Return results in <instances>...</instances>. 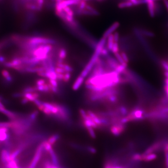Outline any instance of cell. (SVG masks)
<instances>
[{"label": "cell", "mask_w": 168, "mask_h": 168, "mask_svg": "<svg viewBox=\"0 0 168 168\" xmlns=\"http://www.w3.org/2000/svg\"><path fill=\"white\" fill-rule=\"evenodd\" d=\"M134 6L133 3L129 1H126L120 2L118 4L119 8L120 9H124V8H130L131 7Z\"/></svg>", "instance_id": "2e32d148"}, {"label": "cell", "mask_w": 168, "mask_h": 168, "mask_svg": "<svg viewBox=\"0 0 168 168\" xmlns=\"http://www.w3.org/2000/svg\"><path fill=\"white\" fill-rule=\"evenodd\" d=\"M59 136L58 134H53L48 137L47 141L49 143L53 145V144H54L59 140Z\"/></svg>", "instance_id": "d6986e66"}, {"label": "cell", "mask_w": 168, "mask_h": 168, "mask_svg": "<svg viewBox=\"0 0 168 168\" xmlns=\"http://www.w3.org/2000/svg\"><path fill=\"white\" fill-rule=\"evenodd\" d=\"M157 155L155 153H152L147 154H142V161L149 162L156 159Z\"/></svg>", "instance_id": "7c38bea8"}, {"label": "cell", "mask_w": 168, "mask_h": 168, "mask_svg": "<svg viewBox=\"0 0 168 168\" xmlns=\"http://www.w3.org/2000/svg\"><path fill=\"white\" fill-rule=\"evenodd\" d=\"M45 72V78L48 79H56V73L55 70H47Z\"/></svg>", "instance_id": "9a60e30c"}, {"label": "cell", "mask_w": 168, "mask_h": 168, "mask_svg": "<svg viewBox=\"0 0 168 168\" xmlns=\"http://www.w3.org/2000/svg\"><path fill=\"white\" fill-rule=\"evenodd\" d=\"M147 10L149 11L150 16L152 18H154L156 14V4L155 2L152 1H148L147 2Z\"/></svg>", "instance_id": "30bf717a"}, {"label": "cell", "mask_w": 168, "mask_h": 168, "mask_svg": "<svg viewBox=\"0 0 168 168\" xmlns=\"http://www.w3.org/2000/svg\"><path fill=\"white\" fill-rule=\"evenodd\" d=\"M79 114L82 120L87 119L88 117L87 111L84 109H80L79 110Z\"/></svg>", "instance_id": "7402d4cb"}, {"label": "cell", "mask_w": 168, "mask_h": 168, "mask_svg": "<svg viewBox=\"0 0 168 168\" xmlns=\"http://www.w3.org/2000/svg\"><path fill=\"white\" fill-rule=\"evenodd\" d=\"M120 54L121 56H122L124 61L128 64V62H129V58H128V56L127 55V53L124 52V51H122V52H120Z\"/></svg>", "instance_id": "f546056e"}, {"label": "cell", "mask_w": 168, "mask_h": 168, "mask_svg": "<svg viewBox=\"0 0 168 168\" xmlns=\"http://www.w3.org/2000/svg\"><path fill=\"white\" fill-rule=\"evenodd\" d=\"M23 64L21 57L15 58L11 61L4 63L5 66L14 68V67Z\"/></svg>", "instance_id": "8992f818"}, {"label": "cell", "mask_w": 168, "mask_h": 168, "mask_svg": "<svg viewBox=\"0 0 168 168\" xmlns=\"http://www.w3.org/2000/svg\"><path fill=\"white\" fill-rule=\"evenodd\" d=\"M125 129V124L118 123L111 126L109 128L110 132L114 136H119L122 134Z\"/></svg>", "instance_id": "6da1fadb"}, {"label": "cell", "mask_w": 168, "mask_h": 168, "mask_svg": "<svg viewBox=\"0 0 168 168\" xmlns=\"http://www.w3.org/2000/svg\"><path fill=\"white\" fill-rule=\"evenodd\" d=\"M161 112L164 114H167L168 113V106L166 107H164L161 110Z\"/></svg>", "instance_id": "d590c367"}, {"label": "cell", "mask_w": 168, "mask_h": 168, "mask_svg": "<svg viewBox=\"0 0 168 168\" xmlns=\"http://www.w3.org/2000/svg\"><path fill=\"white\" fill-rule=\"evenodd\" d=\"M90 136L92 138H95L96 134L95 132V129L92 127H88L86 128Z\"/></svg>", "instance_id": "4316f807"}, {"label": "cell", "mask_w": 168, "mask_h": 168, "mask_svg": "<svg viewBox=\"0 0 168 168\" xmlns=\"http://www.w3.org/2000/svg\"><path fill=\"white\" fill-rule=\"evenodd\" d=\"M47 82L46 80L43 78H39V79H37L36 82V86L38 87V86H43Z\"/></svg>", "instance_id": "f1b7e54d"}, {"label": "cell", "mask_w": 168, "mask_h": 168, "mask_svg": "<svg viewBox=\"0 0 168 168\" xmlns=\"http://www.w3.org/2000/svg\"><path fill=\"white\" fill-rule=\"evenodd\" d=\"M2 76L3 78L5 79L8 82H11L12 81V78L11 75L10 74V73L8 72V70H3L1 72Z\"/></svg>", "instance_id": "ac0fdd59"}, {"label": "cell", "mask_w": 168, "mask_h": 168, "mask_svg": "<svg viewBox=\"0 0 168 168\" xmlns=\"http://www.w3.org/2000/svg\"><path fill=\"white\" fill-rule=\"evenodd\" d=\"M126 70H127V67L119 64L115 68V69L114 70L118 73L120 74H123L125 73Z\"/></svg>", "instance_id": "ffe728a7"}, {"label": "cell", "mask_w": 168, "mask_h": 168, "mask_svg": "<svg viewBox=\"0 0 168 168\" xmlns=\"http://www.w3.org/2000/svg\"><path fill=\"white\" fill-rule=\"evenodd\" d=\"M128 1H131V2H132V3H133L134 4V2H136V1L137 0H128Z\"/></svg>", "instance_id": "60d3db41"}, {"label": "cell", "mask_w": 168, "mask_h": 168, "mask_svg": "<svg viewBox=\"0 0 168 168\" xmlns=\"http://www.w3.org/2000/svg\"><path fill=\"white\" fill-rule=\"evenodd\" d=\"M72 77V74L70 73H65L64 75V78H63V82L65 83H67L70 81V78Z\"/></svg>", "instance_id": "d4e9b609"}, {"label": "cell", "mask_w": 168, "mask_h": 168, "mask_svg": "<svg viewBox=\"0 0 168 168\" xmlns=\"http://www.w3.org/2000/svg\"><path fill=\"white\" fill-rule=\"evenodd\" d=\"M114 56L115 59H116L117 61L119 62L120 64L122 65L125 66V67H127L128 64L124 61L123 59V58H122V56L120 55V52H117V53L114 54Z\"/></svg>", "instance_id": "e0dca14e"}, {"label": "cell", "mask_w": 168, "mask_h": 168, "mask_svg": "<svg viewBox=\"0 0 168 168\" xmlns=\"http://www.w3.org/2000/svg\"><path fill=\"white\" fill-rule=\"evenodd\" d=\"M67 56V52L66 49L64 48H59L57 51V58L65 61Z\"/></svg>", "instance_id": "4fadbf2b"}, {"label": "cell", "mask_w": 168, "mask_h": 168, "mask_svg": "<svg viewBox=\"0 0 168 168\" xmlns=\"http://www.w3.org/2000/svg\"><path fill=\"white\" fill-rule=\"evenodd\" d=\"M23 97L27 99L29 101L33 102L35 100L39 99L40 95L37 92H27L23 93Z\"/></svg>", "instance_id": "52a82bcc"}, {"label": "cell", "mask_w": 168, "mask_h": 168, "mask_svg": "<svg viewBox=\"0 0 168 168\" xmlns=\"http://www.w3.org/2000/svg\"><path fill=\"white\" fill-rule=\"evenodd\" d=\"M115 109L119 114V115L122 117L126 116L128 114V109H127V107L124 106H120L116 108Z\"/></svg>", "instance_id": "5bb4252c"}, {"label": "cell", "mask_w": 168, "mask_h": 168, "mask_svg": "<svg viewBox=\"0 0 168 168\" xmlns=\"http://www.w3.org/2000/svg\"><path fill=\"white\" fill-rule=\"evenodd\" d=\"M85 78L80 75L76 78L72 87V88L74 91H77L80 88L85 81Z\"/></svg>", "instance_id": "ba28073f"}, {"label": "cell", "mask_w": 168, "mask_h": 168, "mask_svg": "<svg viewBox=\"0 0 168 168\" xmlns=\"http://www.w3.org/2000/svg\"><path fill=\"white\" fill-rule=\"evenodd\" d=\"M164 150L168 151V143H166L164 146Z\"/></svg>", "instance_id": "f35d334b"}, {"label": "cell", "mask_w": 168, "mask_h": 168, "mask_svg": "<svg viewBox=\"0 0 168 168\" xmlns=\"http://www.w3.org/2000/svg\"><path fill=\"white\" fill-rule=\"evenodd\" d=\"M164 75H165V77H166V78H168V72L165 71V72H164Z\"/></svg>", "instance_id": "ab89813d"}, {"label": "cell", "mask_w": 168, "mask_h": 168, "mask_svg": "<svg viewBox=\"0 0 168 168\" xmlns=\"http://www.w3.org/2000/svg\"><path fill=\"white\" fill-rule=\"evenodd\" d=\"M165 87H164V89H165V92H166V95L168 97V78H166L165 80Z\"/></svg>", "instance_id": "836d02e7"}, {"label": "cell", "mask_w": 168, "mask_h": 168, "mask_svg": "<svg viewBox=\"0 0 168 168\" xmlns=\"http://www.w3.org/2000/svg\"><path fill=\"white\" fill-rule=\"evenodd\" d=\"M108 67L112 70H114L117 65L119 64L115 58H113L109 55L108 56L104 58Z\"/></svg>", "instance_id": "277c9868"}, {"label": "cell", "mask_w": 168, "mask_h": 168, "mask_svg": "<svg viewBox=\"0 0 168 168\" xmlns=\"http://www.w3.org/2000/svg\"><path fill=\"white\" fill-rule=\"evenodd\" d=\"M37 92V87H29L24 88L23 91V93H27V92Z\"/></svg>", "instance_id": "cb8c5ba5"}, {"label": "cell", "mask_w": 168, "mask_h": 168, "mask_svg": "<svg viewBox=\"0 0 168 168\" xmlns=\"http://www.w3.org/2000/svg\"><path fill=\"white\" fill-rule=\"evenodd\" d=\"M64 75V73H56V79L58 80V81L63 82Z\"/></svg>", "instance_id": "1f68e13d"}, {"label": "cell", "mask_w": 168, "mask_h": 168, "mask_svg": "<svg viewBox=\"0 0 168 168\" xmlns=\"http://www.w3.org/2000/svg\"><path fill=\"white\" fill-rule=\"evenodd\" d=\"M87 112L88 116L98 126V128H102L101 122L100 118L98 117V115H97L96 113L93 111L91 110H87Z\"/></svg>", "instance_id": "5b68a950"}, {"label": "cell", "mask_w": 168, "mask_h": 168, "mask_svg": "<svg viewBox=\"0 0 168 168\" xmlns=\"http://www.w3.org/2000/svg\"><path fill=\"white\" fill-rule=\"evenodd\" d=\"M161 145V143L160 142H156L147 149L144 152V154H147L154 153V152H155L159 149Z\"/></svg>", "instance_id": "8fae6325"}, {"label": "cell", "mask_w": 168, "mask_h": 168, "mask_svg": "<svg viewBox=\"0 0 168 168\" xmlns=\"http://www.w3.org/2000/svg\"><path fill=\"white\" fill-rule=\"evenodd\" d=\"M63 69L65 70V73H72L73 71V68L70 65L65 62L63 65Z\"/></svg>", "instance_id": "603a6c76"}, {"label": "cell", "mask_w": 168, "mask_h": 168, "mask_svg": "<svg viewBox=\"0 0 168 168\" xmlns=\"http://www.w3.org/2000/svg\"><path fill=\"white\" fill-rule=\"evenodd\" d=\"M111 52L113 54L120 52V47L119 43L114 42Z\"/></svg>", "instance_id": "484cf974"}, {"label": "cell", "mask_w": 168, "mask_h": 168, "mask_svg": "<svg viewBox=\"0 0 168 168\" xmlns=\"http://www.w3.org/2000/svg\"><path fill=\"white\" fill-rule=\"evenodd\" d=\"M82 120L83 125L86 128L88 127H92L94 129H98V126L96 125V124L93 122L89 116L87 119Z\"/></svg>", "instance_id": "9c48e42d"}, {"label": "cell", "mask_w": 168, "mask_h": 168, "mask_svg": "<svg viewBox=\"0 0 168 168\" xmlns=\"http://www.w3.org/2000/svg\"><path fill=\"white\" fill-rule=\"evenodd\" d=\"M132 160L134 162L142 161V154L135 153L131 157Z\"/></svg>", "instance_id": "44dd1931"}, {"label": "cell", "mask_w": 168, "mask_h": 168, "mask_svg": "<svg viewBox=\"0 0 168 168\" xmlns=\"http://www.w3.org/2000/svg\"><path fill=\"white\" fill-rule=\"evenodd\" d=\"M29 102V100L26 98H24V97H23V99L22 100V103L23 104H25L26 103H27L28 102Z\"/></svg>", "instance_id": "8d00e7d4"}, {"label": "cell", "mask_w": 168, "mask_h": 168, "mask_svg": "<svg viewBox=\"0 0 168 168\" xmlns=\"http://www.w3.org/2000/svg\"><path fill=\"white\" fill-rule=\"evenodd\" d=\"M11 151L9 149L4 147L0 153V162L2 165H5L11 160Z\"/></svg>", "instance_id": "7a4b0ae2"}, {"label": "cell", "mask_w": 168, "mask_h": 168, "mask_svg": "<svg viewBox=\"0 0 168 168\" xmlns=\"http://www.w3.org/2000/svg\"><path fill=\"white\" fill-rule=\"evenodd\" d=\"M5 61V58L4 56H0V62L1 63H3Z\"/></svg>", "instance_id": "74e56055"}, {"label": "cell", "mask_w": 168, "mask_h": 168, "mask_svg": "<svg viewBox=\"0 0 168 168\" xmlns=\"http://www.w3.org/2000/svg\"><path fill=\"white\" fill-rule=\"evenodd\" d=\"M48 82L51 86L56 87H59V82L56 79H48Z\"/></svg>", "instance_id": "83f0119b"}, {"label": "cell", "mask_w": 168, "mask_h": 168, "mask_svg": "<svg viewBox=\"0 0 168 168\" xmlns=\"http://www.w3.org/2000/svg\"><path fill=\"white\" fill-rule=\"evenodd\" d=\"M167 11H168V9H167Z\"/></svg>", "instance_id": "b9f144b4"}, {"label": "cell", "mask_w": 168, "mask_h": 168, "mask_svg": "<svg viewBox=\"0 0 168 168\" xmlns=\"http://www.w3.org/2000/svg\"><path fill=\"white\" fill-rule=\"evenodd\" d=\"M161 65H162V66H163V68L166 71L168 72V62L166 61H161Z\"/></svg>", "instance_id": "d6a6232c"}, {"label": "cell", "mask_w": 168, "mask_h": 168, "mask_svg": "<svg viewBox=\"0 0 168 168\" xmlns=\"http://www.w3.org/2000/svg\"><path fill=\"white\" fill-rule=\"evenodd\" d=\"M55 71L56 73L64 74L65 73V71L64 69L60 68V67H56V66L55 68Z\"/></svg>", "instance_id": "4dcf8cb0"}, {"label": "cell", "mask_w": 168, "mask_h": 168, "mask_svg": "<svg viewBox=\"0 0 168 168\" xmlns=\"http://www.w3.org/2000/svg\"><path fill=\"white\" fill-rule=\"evenodd\" d=\"M10 134L9 128L4 127H0V142H4L10 141Z\"/></svg>", "instance_id": "3957f363"}, {"label": "cell", "mask_w": 168, "mask_h": 168, "mask_svg": "<svg viewBox=\"0 0 168 168\" xmlns=\"http://www.w3.org/2000/svg\"><path fill=\"white\" fill-rule=\"evenodd\" d=\"M165 151V163H166V168H168V151L164 150Z\"/></svg>", "instance_id": "e575fe53"}]
</instances>
